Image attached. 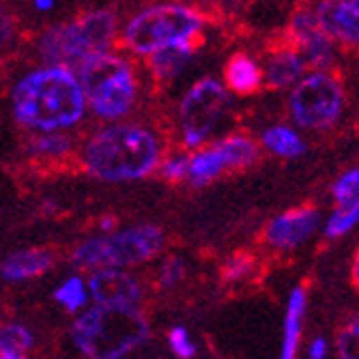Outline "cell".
<instances>
[{
	"mask_svg": "<svg viewBox=\"0 0 359 359\" xmlns=\"http://www.w3.org/2000/svg\"><path fill=\"white\" fill-rule=\"evenodd\" d=\"M13 116L29 130L60 132L77 125L86 112V97L70 68L44 66L15 83Z\"/></svg>",
	"mask_w": 359,
	"mask_h": 359,
	"instance_id": "cell-1",
	"label": "cell"
},
{
	"mask_svg": "<svg viewBox=\"0 0 359 359\" xmlns=\"http://www.w3.org/2000/svg\"><path fill=\"white\" fill-rule=\"evenodd\" d=\"M160 140L142 125H112L99 130L83 145V169L103 182H132L156 171L160 163Z\"/></svg>",
	"mask_w": 359,
	"mask_h": 359,
	"instance_id": "cell-2",
	"label": "cell"
},
{
	"mask_svg": "<svg viewBox=\"0 0 359 359\" xmlns=\"http://www.w3.org/2000/svg\"><path fill=\"white\" fill-rule=\"evenodd\" d=\"M149 335L147 320L136 307L90 309L73 327V339L88 359H121Z\"/></svg>",
	"mask_w": 359,
	"mask_h": 359,
	"instance_id": "cell-3",
	"label": "cell"
},
{
	"mask_svg": "<svg viewBox=\"0 0 359 359\" xmlns=\"http://www.w3.org/2000/svg\"><path fill=\"white\" fill-rule=\"evenodd\" d=\"M75 75L93 112L103 121L123 118L136 101V77L128 60L101 50L83 60Z\"/></svg>",
	"mask_w": 359,
	"mask_h": 359,
	"instance_id": "cell-4",
	"label": "cell"
},
{
	"mask_svg": "<svg viewBox=\"0 0 359 359\" xmlns=\"http://www.w3.org/2000/svg\"><path fill=\"white\" fill-rule=\"evenodd\" d=\"M116 31V18L107 9L88 11L66 25L50 27L42 33L38 53L46 66L77 68L83 60L107 50Z\"/></svg>",
	"mask_w": 359,
	"mask_h": 359,
	"instance_id": "cell-5",
	"label": "cell"
},
{
	"mask_svg": "<svg viewBox=\"0 0 359 359\" xmlns=\"http://www.w3.org/2000/svg\"><path fill=\"white\" fill-rule=\"evenodd\" d=\"M204 15L187 5H156L136 13L125 27L123 40L136 55H151V53L195 40L202 35Z\"/></svg>",
	"mask_w": 359,
	"mask_h": 359,
	"instance_id": "cell-6",
	"label": "cell"
},
{
	"mask_svg": "<svg viewBox=\"0 0 359 359\" xmlns=\"http://www.w3.org/2000/svg\"><path fill=\"white\" fill-rule=\"evenodd\" d=\"M290 90L287 107L294 125L300 130L327 132L344 112V86L331 70H309Z\"/></svg>",
	"mask_w": 359,
	"mask_h": 359,
	"instance_id": "cell-7",
	"label": "cell"
},
{
	"mask_svg": "<svg viewBox=\"0 0 359 359\" xmlns=\"http://www.w3.org/2000/svg\"><path fill=\"white\" fill-rule=\"evenodd\" d=\"M165 235L158 226L145 224L107 237L83 241L73 255L77 267H123L154 259L163 250Z\"/></svg>",
	"mask_w": 359,
	"mask_h": 359,
	"instance_id": "cell-8",
	"label": "cell"
},
{
	"mask_svg": "<svg viewBox=\"0 0 359 359\" xmlns=\"http://www.w3.org/2000/svg\"><path fill=\"white\" fill-rule=\"evenodd\" d=\"M232 99L224 83L217 79H200L184 95L177 110L180 136L184 147H202L219 130L230 114Z\"/></svg>",
	"mask_w": 359,
	"mask_h": 359,
	"instance_id": "cell-9",
	"label": "cell"
},
{
	"mask_svg": "<svg viewBox=\"0 0 359 359\" xmlns=\"http://www.w3.org/2000/svg\"><path fill=\"white\" fill-rule=\"evenodd\" d=\"M261 156L259 142L245 134H232L215 145L189 156L187 180L191 187H206L226 171L252 167Z\"/></svg>",
	"mask_w": 359,
	"mask_h": 359,
	"instance_id": "cell-10",
	"label": "cell"
},
{
	"mask_svg": "<svg viewBox=\"0 0 359 359\" xmlns=\"http://www.w3.org/2000/svg\"><path fill=\"white\" fill-rule=\"evenodd\" d=\"M290 44L298 48L311 70H331L337 60V44L322 29L313 9H300L290 22Z\"/></svg>",
	"mask_w": 359,
	"mask_h": 359,
	"instance_id": "cell-11",
	"label": "cell"
},
{
	"mask_svg": "<svg viewBox=\"0 0 359 359\" xmlns=\"http://www.w3.org/2000/svg\"><path fill=\"white\" fill-rule=\"evenodd\" d=\"M322 215L313 206H298L290 208L267 224L265 228V241L274 250H296L304 241H309L320 230Z\"/></svg>",
	"mask_w": 359,
	"mask_h": 359,
	"instance_id": "cell-12",
	"label": "cell"
},
{
	"mask_svg": "<svg viewBox=\"0 0 359 359\" xmlns=\"http://www.w3.org/2000/svg\"><path fill=\"white\" fill-rule=\"evenodd\" d=\"M313 11L337 46L359 50V0H320Z\"/></svg>",
	"mask_w": 359,
	"mask_h": 359,
	"instance_id": "cell-13",
	"label": "cell"
},
{
	"mask_svg": "<svg viewBox=\"0 0 359 359\" xmlns=\"http://www.w3.org/2000/svg\"><path fill=\"white\" fill-rule=\"evenodd\" d=\"M90 294L103 307H136L140 300V285L134 276L116 267H101L90 278Z\"/></svg>",
	"mask_w": 359,
	"mask_h": 359,
	"instance_id": "cell-14",
	"label": "cell"
},
{
	"mask_svg": "<svg viewBox=\"0 0 359 359\" xmlns=\"http://www.w3.org/2000/svg\"><path fill=\"white\" fill-rule=\"evenodd\" d=\"M309 73V66L304 57L292 44H285L269 53L263 66V83L272 90H290L296 81H300Z\"/></svg>",
	"mask_w": 359,
	"mask_h": 359,
	"instance_id": "cell-15",
	"label": "cell"
},
{
	"mask_svg": "<svg viewBox=\"0 0 359 359\" xmlns=\"http://www.w3.org/2000/svg\"><path fill=\"white\" fill-rule=\"evenodd\" d=\"M224 81L228 93L241 97L255 95L263 86V66L248 53H235L226 64Z\"/></svg>",
	"mask_w": 359,
	"mask_h": 359,
	"instance_id": "cell-16",
	"label": "cell"
},
{
	"mask_svg": "<svg viewBox=\"0 0 359 359\" xmlns=\"http://www.w3.org/2000/svg\"><path fill=\"white\" fill-rule=\"evenodd\" d=\"M53 257L50 252L42 248H29V250H20V252L9 255L3 265H0V274H3L5 280H27L33 276L44 274L46 269L50 267Z\"/></svg>",
	"mask_w": 359,
	"mask_h": 359,
	"instance_id": "cell-17",
	"label": "cell"
},
{
	"mask_svg": "<svg viewBox=\"0 0 359 359\" xmlns=\"http://www.w3.org/2000/svg\"><path fill=\"white\" fill-rule=\"evenodd\" d=\"M304 311H307V292H304L302 287H296V290L290 294V300H287L280 359H296L298 344H300V335H302Z\"/></svg>",
	"mask_w": 359,
	"mask_h": 359,
	"instance_id": "cell-18",
	"label": "cell"
},
{
	"mask_svg": "<svg viewBox=\"0 0 359 359\" xmlns=\"http://www.w3.org/2000/svg\"><path fill=\"white\" fill-rule=\"evenodd\" d=\"M195 53V40H187V42H177L171 46H165L149 55V66L151 73L160 79V81H169L173 77H177L182 73V68L189 64V60Z\"/></svg>",
	"mask_w": 359,
	"mask_h": 359,
	"instance_id": "cell-19",
	"label": "cell"
},
{
	"mask_svg": "<svg viewBox=\"0 0 359 359\" xmlns=\"http://www.w3.org/2000/svg\"><path fill=\"white\" fill-rule=\"evenodd\" d=\"M261 145L278 158H300L304 151H307V142L300 136V132L296 128H290V125H272L261 134Z\"/></svg>",
	"mask_w": 359,
	"mask_h": 359,
	"instance_id": "cell-20",
	"label": "cell"
},
{
	"mask_svg": "<svg viewBox=\"0 0 359 359\" xmlns=\"http://www.w3.org/2000/svg\"><path fill=\"white\" fill-rule=\"evenodd\" d=\"M359 226V197L346 204H337L325 222L327 239H342Z\"/></svg>",
	"mask_w": 359,
	"mask_h": 359,
	"instance_id": "cell-21",
	"label": "cell"
},
{
	"mask_svg": "<svg viewBox=\"0 0 359 359\" xmlns=\"http://www.w3.org/2000/svg\"><path fill=\"white\" fill-rule=\"evenodd\" d=\"M70 147H73L70 138L57 132H42L40 136H35L29 145L31 154L40 158H62L70 151Z\"/></svg>",
	"mask_w": 359,
	"mask_h": 359,
	"instance_id": "cell-22",
	"label": "cell"
},
{
	"mask_svg": "<svg viewBox=\"0 0 359 359\" xmlns=\"http://www.w3.org/2000/svg\"><path fill=\"white\" fill-rule=\"evenodd\" d=\"M357 197H359V167H353L335 177V182L331 184V200L337 206L357 200Z\"/></svg>",
	"mask_w": 359,
	"mask_h": 359,
	"instance_id": "cell-23",
	"label": "cell"
},
{
	"mask_svg": "<svg viewBox=\"0 0 359 359\" xmlns=\"http://www.w3.org/2000/svg\"><path fill=\"white\" fill-rule=\"evenodd\" d=\"M55 300L60 304H64L66 311H77V309H81L83 304L88 302V292H86L83 280L77 278V276L64 280L57 287V290H55Z\"/></svg>",
	"mask_w": 359,
	"mask_h": 359,
	"instance_id": "cell-24",
	"label": "cell"
},
{
	"mask_svg": "<svg viewBox=\"0 0 359 359\" xmlns=\"http://www.w3.org/2000/svg\"><path fill=\"white\" fill-rule=\"evenodd\" d=\"M33 344V335L20 325H7L0 329V353H22Z\"/></svg>",
	"mask_w": 359,
	"mask_h": 359,
	"instance_id": "cell-25",
	"label": "cell"
},
{
	"mask_svg": "<svg viewBox=\"0 0 359 359\" xmlns=\"http://www.w3.org/2000/svg\"><path fill=\"white\" fill-rule=\"evenodd\" d=\"M337 355L339 359H359V318L351 320L337 333Z\"/></svg>",
	"mask_w": 359,
	"mask_h": 359,
	"instance_id": "cell-26",
	"label": "cell"
},
{
	"mask_svg": "<svg viewBox=\"0 0 359 359\" xmlns=\"http://www.w3.org/2000/svg\"><path fill=\"white\" fill-rule=\"evenodd\" d=\"M169 344H171V351L180 357V359H193L195 353H197V346L191 339L189 331L184 327H173L171 333H169Z\"/></svg>",
	"mask_w": 359,
	"mask_h": 359,
	"instance_id": "cell-27",
	"label": "cell"
},
{
	"mask_svg": "<svg viewBox=\"0 0 359 359\" xmlns=\"http://www.w3.org/2000/svg\"><path fill=\"white\" fill-rule=\"evenodd\" d=\"M252 267H255V261L250 255H235V257H230L224 265V278L230 283L243 280L250 272H252Z\"/></svg>",
	"mask_w": 359,
	"mask_h": 359,
	"instance_id": "cell-28",
	"label": "cell"
},
{
	"mask_svg": "<svg viewBox=\"0 0 359 359\" xmlns=\"http://www.w3.org/2000/svg\"><path fill=\"white\" fill-rule=\"evenodd\" d=\"M187 169H189V156L184 154H177V156H169L167 160H163L160 165V173H163L165 180H184L187 177Z\"/></svg>",
	"mask_w": 359,
	"mask_h": 359,
	"instance_id": "cell-29",
	"label": "cell"
},
{
	"mask_svg": "<svg viewBox=\"0 0 359 359\" xmlns=\"http://www.w3.org/2000/svg\"><path fill=\"white\" fill-rule=\"evenodd\" d=\"M184 276V263L180 261V259H167L163 263V267H160V285L163 287H175L180 280H182Z\"/></svg>",
	"mask_w": 359,
	"mask_h": 359,
	"instance_id": "cell-30",
	"label": "cell"
},
{
	"mask_svg": "<svg viewBox=\"0 0 359 359\" xmlns=\"http://www.w3.org/2000/svg\"><path fill=\"white\" fill-rule=\"evenodd\" d=\"M15 33V22H13V15L5 9L0 7V46L7 44Z\"/></svg>",
	"mask_w": 359,
	"mask_h": 359,
	"instance_id": "cell-31",
	"label": "cell"
},
{
	"mask_svg": "<svg viewBox=\"0 0 359 359\" xmlns=\"http://www.w3.org/2000/svg\"><path fill=\"white\" fill-rule=\"evenodd\" d=\"M327 353H329V344H327L325 337H316L309 344V357L311 359H325Z\"/></svg>",
	"mask_w": 359,
	"mask_h": 359,
	"instance_id": "cell-32",
	"label": "cell"
},
{
	"mask_svg": "<svg viewBox=\"0 0 359 359\" xmlns=\"http://www.w3.org/2000/svg\"><path fill=\"white\" fill-rule=\"evenodd\" d=\"M351 276H353V283H355V287H359V245H357V250H355V257H353Z\"/></svg>",
	"mask_w": 359,
	"mask_h": 359,
	"instance_id": "cell-33",
	"label": "cell"
},
{
	"mask_svg": "<svg viewBox=\"0 0 359 359\" xmlns=\"http://www.w3.org/2000/svg\"><path fill=\"white\" fill-rule=\"evenodd\" d=\"M35 7H38L40 11H48L53 7V0H35Z\"/></svg>",
	"mask_w": 359,
	"mask_h": 359,
	"instance_id": "cell-34",
	"label": "cell"
},
{
	"mask_svg": "<svg viewBox=\"0 0 359 359\" xmlns=\"http://www.w3.org/2000/svg\"><path fill=\"white\" fill-rule=\"evenodd\" d=\"M0 359H27L22 353H0Z\"/></svg>",
	"mask_w": 359,
	"mask_h": 359,
	"instance_id": "cell-35",
	"label": "cell"
}]
</instances>
